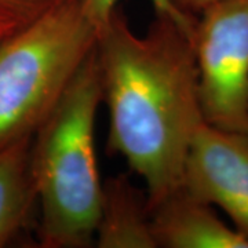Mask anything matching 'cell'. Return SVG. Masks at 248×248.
I'll return each instance as SVG.
<instances>
[{"label": "cell", "mask_w": 248, "mask_h": 248, "mask_svg": "<svg viewBox=\"0 0 248 248\" xmlns=\"http://www.w3.org/2000/svg\"><path fill=\"white\" fill-rule=\"evenodd\" d=\"M95 50L109 151L143 181L152 210L182 184L190 142L204 120L192 37L163 14L137 35L116 7L98 31Z\"/></svg>", "instance_id": "1"}, {"label": "cell", "mask_w": 248, "mask_h": 248, "mask_svg": "<svg viewBox=\"0 0 248 248\" xmlns=\"http://www.w3.org/2000/svg\"><path fill=\"white\" fill-rule=\"evenodd\" d=\"M101 102L94 48L32 138L31 169L40 205L42 247L81 248L94 243L102 196L95 153Z\"/></svg>", "instance_id": "2"}, {"label": "cell", "mask_w": 248, "mask_h": 248, "mask_svg": "<svg viewBox=\"0 0 248 248\" xmlns=\"http://www.w3.org/2000/svg\"><path fill=\"white\" fill-rule=\"evenodd\" d=\"M97 37L81 1L69 0L0 42V151L35 135Z\"/></svg>", "instance_id": "3"}, {"label": "cell", "mask_w": 248, "mask_h": 248, "mask_svg": "<svg viewBox=\"0 0 248 248\" xmlns=\"http://www.w3.org/2000/svg\"><path fill=\"white\" fill-rule=\"evenodd\" d=\"M192 45L203 119L248 134V0H214L196 18Z\"/></svg>", "instance_id": "4"}, {"label": "cell", "mask_w": 248, "mask_h": 248, "mask_svg": "<svg viewBox=\"0 0 248 248\" xmlns=\"http://www.w3.org/2000/svg\"><path fill=\"white\" fill-rule=\"evenodd\" d=\"M190 195L221 208L248 240V134L203 120L196 128L182 184Z\"/></svg>", "instance_id": "5"}, {"label": "cell", "mask_w": 248, "mask_h": 248, "mask_svg": "<svg viewBox=\"0 0 248 248\" xmlns=\"http://www.w3.org/2000/svg\"><path fill=\"white\" fill-rule=\"evenodd\" d=\"M157 247L248 248V240L226 225L213 205L179 186L151 210Z\"/></svg>", "instance_id": "6"}, {"label": "cell", "mask_w": 248, "mask_h": 248, "mask_svg": "<svg viewBox=\"0 0 248 248\" xmlns=\"http://www.w3.org/2000/svg\"><path fill=\"white\" fill-rule=\"evenodd\" d=\"M99 248H156L145 190L120 174L102 184L95 239Z\"/></svg>", "instance_id": "7"}, {"label": "cell", "mask_w": 248, "mask_h": 248, "mask_svg": "<svg viewBox=\"0 0 248 248\" xmlns=\"http://www.w3.org/2000/svg\"><path fill=\"white\" fill-rule=\"evenodd\" d=\"M32 138L0 151V247L25 228L37 202L31 169Z\"/></svg>", "instance_id": "8"}, {"label": "cell", "mask_w": 248, "mask_h": 248, "mask_svg": "<svg viewBox=\"0 0 248 248\" xmlns=\"http://www.w3.org/2000/svg\"><path fill=\"white\" fill-rule=\"evenodd\" d=\"M80 1H81V6L86 11L87 17L91 19V22L99 31V28L107 22L108 18L110 17V14L115 11L119 0H80ZM151 3L155 7L156 14H163V16H167L171 19H174L178 25L184 28L192 37L196 18L184 14L181 10L175 7V4L171 0H151Z\"/></svg>", "instance_id": "9"}, {"label": "cell", "mask_w": 248, "mask_h": 248, "mask_svg": "<svg viewBox=\"0 0 248 248\" xmlns=\"http://www.w3.org/2000/svg\"><path fill=\"white\" fill-rule=\"evenodd\" d=\"M69 0H0V18L28 25Z\"/></svg>", "instance_id": "10"}, {"label": "cell", "mask_w": 248, "mask_h": 248, "mask_svg": "<svg viewBox=\"0 0 248 248\" xmlns=\"http://www.w3.org/2000/svg\"><path fill=\"white\" fill-rule=\"evenodd\" d=\"M178 10L192 18H197L214 0H171Z\"/></svg>", "instance_id": "11"}, {"label": "cell", "mask_w": 248, "mask_h": 248, "mask_svg": "<svg viewBox=\"0 0 248 248\" xmlns=\"http://www.w3.org/2000/svg\"><path fill=\"white\" fill-rule=\"evenodd\" d=\"M24 27L25 25L19 24L17 21L7 19V18H0V42H3L6 37H9L10 35L16 33L17 31H19L21 28Z\"/></svg>", "instance_id": "12"}]
</instances>
